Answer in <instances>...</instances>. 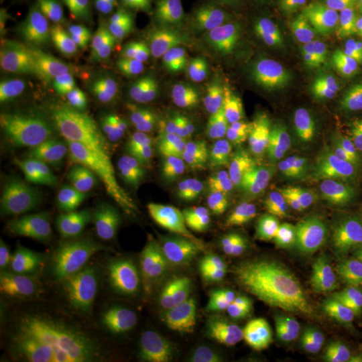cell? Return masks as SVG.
Instances as JSON below:
<instances>
[{
    "mask_svg": "<svg viewBox=\"0 0 362 362\" xmlns=\"http://www.w3.org/2000/svg\"><path fill=\"white\" fill-rule=\"evenodd\" d=\"M104 236L112 255L133 282L160 286L202 310L220 315L216 285L180 233L124 208L106 215Z\"/></svg>",
    "mask_w": 362,
    "mask_h": 362,
    "instance_id": "obj_1",
    "label": "cell"
},
{
    "mask_svg": "<svg viewBox=\"0 0 362 362\" xmlns=\"http://www.w3.org/2000/svg\"><path fill=\"white\" fill-rule=\"evenodd\" d=\"M0 247L18 282L37 294L66 296L106 272L101 250L79 233L4 227Z\"/></svg>",
    "mask_w": 362,
    "mask_h": 362,
    "instance_id": "obj_2",
    "label": "cell"
},
{
    "mask_svg": "<svg viewBox=\"0 0 362 362\" xmlns=\"http://www.w3.org/2000/svg\"><path fill=\"white\" fill-rule=\"evenodd\" d=\"M0 129L10 143L73 151V137L57 91L13 79L4 85Z\"/></svg>",
    "mask_w": 362,
    "mask_h": 362,
    "instance_id": "obj_3",
    "label": "cell"
},
{
    "mask_svg": "<svg viewBox=\"0 0 362 362\" xmlns=\"http://www.w3.org/2000/svg\"><path fill=\"white\" fill-rule=\"evenodd\" d=\"M133 286L144 324L180 337L203 362H235L220 315L202 310L160 286Z\"/></svg>",
    "mask_w": 362,
    "mask_h": 362,
    "instance_id": "obj_4",
    "label": "cell"
},
{
    "mask_svg": "<svg viewBox=\"0 0 362 362\" xmlns=\"http://www.w3.org/2000/svg\"><path fill=\"white\" fill-rule=\"evenodd\" d=\"M39 64L46 77L62 91L95 88L103 77L101 57L95 38L83 26L76 10L61 19L39 55Z\"/></svg>",
    "mask_w": 362,
    "mask_h": 362,
    "instance_id": "obj_5",
    "label": "cell"
},
{
    "mask_svg": "<svg viewBox=\"0 0 362 362\" xmlns=\"http://www.w3.org/2000/svg\"><path fill=\"white\" fill-rule=\"evenodd\" d=\"M73 137V152L91 164L117 151L140 145V134L116 117L86 104L70 91H57Z\"/></svg>",
    "mask_w": 362,
    "mask_h": 362,
    "instance_id": "obj_6",
    "label": "cell"
},
{
    "mask_svg": "<svg viewBox=\"0 0 362 362\" xmlns=\"http://www.w3.org/2000/svg\"><path fill=\"white\" fill-rule=\"evenodd\" d=\"M136 303V288L104 275L62 296L54 311L115 336L124 327Z\"/></svg>",
    "mask_w": 362,
    "mask_h": 362,
    "instance_id": "obj_7",
    "label": "cell"
},
{
    "mask_svg": "<svg viewBox=\"0 0 362 362\" xmlns=\"http://www.w3.org/2000/svg\"><path fill=\"white\" fill-rule=\"evenodd\" d=\"M298 95L309 116L325 115L339 98L362 89V67L341 55L322 54L298 67Z\"/></svg>",
    "mask_w": 362,
    "mask_h": 362,
    "instance_id": "obj_8",
    "label": "cell"
},
{
    "mask_svg": "<svg viewBox=\"0 0 362 362\" xmlns=\"http://www.w3.org/2000/svg\"><path fill=\"white\" fill-rule=\"evenodd\" d=\"M30 327L38 334L55 362H116L95 327L66 315L49 320L30 318Z\"/></svg>",
    "mask_w": 362,
    "mask_h": 362,
    "instance_id": "obj_9",
    "label": "cell"
},
{
    "mask_svg": "<svg viewBox=\"0 0 362 362\" xmlns=\"http://www.w3.org/2000/svg\"><path fill=\"white\" fill-rule=\"evenodd\" d=\"M311 38L326 54L362 50V0H314Z\"/></svg>",
    "mask_w": 362,
    "mask_h": 362,
    "instance_id": "obj_10",
    "label": "cell"
},
{
    "mask_svg": "<svg viewBox=\"0 0 362 362\" xmlns=\"http://www.w3.org/2000/svg\"><path fill=\"white\" fill-rule=\"evenodd\" d=\"M317 187V170L309 156L288 152L274 160L259 177V191L272 204L294 207L310 199Z\"/></svg>",
    "mask_w": 362,
    "mask_h": 362,
    "instance_id": "obj_11",
    "label": "cell"
},
{
    "mask_svg": "<svg viewBox=\"0 0 362 362\" xmlns=\"http://www.w3.org/2000/svg\"><path fill=\"white\" fill-rule=\"evenodd\" d=\"M181 180L200 204L215 207L233 194L236 169L227 156L207 151L188 160L181 172Z\"/></svg>",
    "mask_w": 362,
    "mask_h": 362,
    "instance_id": "obj_12",
    "label": "cell"
},
{
    "mask_svg": "<svg viewBox=\"0 0 362 362\" xmlns=\"http://www.w3.org/2000/svg\"><path fill=\"white\" fill-rule=\"evenodd\" d=\"M235 334L250 362H284L290 350L287 333L264 311L240 315Z\"/></svg>",
    "mask_w": 362,
    "mask_h": 362,
    "instance_id": "obj_13",
    "label": "cell"
},
{
    "mask_svg": "<svg viewBox=\"0 0 362 362\" xmlns=\"http://www.w3.org/2000/svg\"><path fill=\"white\" fill-rule=\"evenodd\" d=\"M101 73L112 95L127 110L143 113L155 105V91L149 86L139 66L117 47L101 57Z\"/></svg>",
    "mask_w": 362,
    "mask_h": 362,
    "instance_id": "obj_14",
    "label": "cell"
},
{
    "mask_svg": "<svg viewBox=\"0 0 362 362\" xmlns=\"http://www.w3.org/2000/svg\"><path fill=\"white\" fill-rule=\"evenodd\" d=\"M52 177V165L43 158H15L0 167V203L10 206L39 192Z\"/></svg>",
    "mask_w": 362,
    "mask_h": 362,
    "instance_id": "obj_15",
    "label": "cell"
},
{
    "mask_svg": "<svg viewBox=\"0 0 362 362\" xmlns=\"http://www.w3.org/2000/svg\"><path fill=\"white\" fill-rule=\"evenodd\" d=\"M76 13L94 38L112 47L128 43L127 19L115 0H76Z\"/></svg>",
    "mask_w": 362,
    "mask_h": 362,
    "instance_id": "obj_16",
    "label": "cell"
},
{
    "mask_svg": "<svg viewBox=\"0 0 362 362\" xmlns=\"http://www.w3.org/2000/svg\"><path fill=\"white\" fill-rule=\"evenodd\" d=\"M245 115L267 117L282 124L293 122L302 110L298 93L282 83H262L248 91Z\"/></svg>",
    "mask_w": 362,
    "mask_h": 362,
    "instance_id": "obj_17",
    "label": "cell"
},
{
    "mask_svg": "<svg viewBox=\"0 0 362 362\" xmlns=\"http://www.w3.org/2000/svg\"><path fill=\"white\" fill-rule=\"evenodd\" d=\"M151 38L179 42L182 34L179 0H125Z\"/></svg>",
    "mask_w": 362,
    "mask_h": 362,
    "instance_id": "obj_18",
    "label": "cell"
},
{
    "mask_svg": "<svg viewBox=\"0 0 362 362\" xmlns=\"http://www.w3.org/2000/svg\"><path fill=\"white\" fill-rule=\"evenodd\" d=\"M239 143L254 153H267L282 148L290 137L287 125L267 117L243 115L233 124Z\"/></svg>",
    "mask_w": 362,
    "mask_h": 362,
    "instance_id": "obj_19",
    "label": "cell"
},
{
    "mask_svg": "<svg viewBox=\"0 0 362 362\" xmlns=\"http://www.w3.org/2000/svg\"><path fill=\"white\" fill-rule=\"evenodd\" d=\"M330 315L325 329V351L334 361H348L362 350V315L353 313Z\"/></svg>",
    "mask_w": 362,
    "mask_h": 362,
    "instance_id": "obj_20",
    "label": "cell"
},
{
    "mask_svg": "<svg viewBox=\"0 0 362 362\" xmlns=\"http://www.w3.org/2000/svg\"><path fill=\"white\" fill-rule=\"evenodd\" d=\"M325 127L337 143L353 146L362 143V94L351 93L325 112Z\"/></svg>",
    "mask_w": 362,
    "mask_h": 362,
    "instance_id": "obj_21",
    "label": "cell"
},
{
    "mask_svg": "<svg viewBox=\"0 0 362 362\" xmlns=\"http://www.w3.org/2000/svg\"><path fill=\"white\" fill-rule=\"evenodd\" d=\"M134 357L137 362H194V350L180 337L155 326L139 339Z\"/></svg>",
    "mask_w": 362,
    "mask_h": 362,
    "instance_id": "obj_22",
    "label": "cell"
},
{
    "mask_svg": "<svg viewBox=\"0 0 362 362\" xmlns=\"http://www.w3.org/2000/svg\"><path fill=\"white\" fill-rule=\"evenodd\" d=\"M106 173L117 188L132 191L151 175L149 158L141 145L119 149L106 160Z\"/></svg>",
    "mask_w": 362,
    "mask_h": 362,
    "instance_id": "obj_23",
    "label": "cell"
},
{
    "mask_svg": "<svg viewBox=\"0 0 362 362\" xmlns=\"http://www.w3.org/2000/svg\"><path fill=\"white\" fill-rule=\"evenodd\" d=\"M226 70L220 65L216 52L208 47H202L197 52L188 74L182 83V112L188 110L192 105L218 81Z\"/></svg>",
    "mask_w": 362,
    "mask_h": 362,
    "instance_id": "obj_24",
    "label": "cell"
},
{
    "mask_svg": "<svg viewBox=\"0 0 362 362\" xmlns=\"http://www.w3.org/2000/svg\"><path fill=\"white\" fill-rule=\"evenodd\" d=\"M139 212L158 223H167L175 212V197L167 182L149 175L132 189Z\"/></svg>",
    "mask_w": 362,
    "mask_h": 362,
    "instance_id": "obj_25",
    "label": "cell"
},
{
    "mask_svg": "<svg viewBox=\"0 0 362 362\" xmlns=\"http://www.w3.org/2000/svg\"><path fill=\"white\" fill-rule=\"evenodd\" d=\"M215 52L227 74L235 81H243L264 61L267 39L233 46L218 45Z\"/></svg>",
    "mask_w": 362,
    "mask_h": 362,
    "instance_id": "obj_26",
    "label": "cell"
},
{
    "mask_svg": "<svg viewBox=\"0 0 362 362\" xmlns=\"http://www.w3.org/2000/svg\"><path fill=\"white\" fill-rule=\"evenodd\" d=\"M303 276L296 269L288 264L275 262L259 274L252 288V298L255 303L259 305L286 291L303 288Z\"/></svg>",
    "mask_w": 362,
    "mask_h": 362,
    "instance_id": "obj_27",
    "label": "cell"
},
{
    "mask_svg": "<svg viewBox=\"0 0 362 362\" xmlns=\"http://www.w3.org/2000/svg\"><path fill=\"white\" fill-rule=\"evenodd\" d=\"M257 218L260 221V239L269 252L285 246L310 230L306 223L297 218L279 216L266 209H257Z\"/></svg>",
    "mask_w": 362,
    "mask_h": 362,
    "instance_id": "obj_28",
    "label": "cell"
},
{
    "mask_svg": "<svg viewBox=\"0 0 362 362\" xmlns=\"http://www.w3.org/2000/svg\"><path fill=\"white\" fill-rule=\"evenodd\" d=\"M258 308L267 313L286 333L298 330L306 310L303 288L290 290L278 297L270 298L259 303Z\"/></svg>",
    "mask_w": 362,
    "mask_h": 362,
    "instance_id": "obj_29",
    "label": "cell"
},
{
    "mask_svg": "<svg viewBox=\"0 0 362 362\" xmlns=\"http://www.w3.org/2000/svg\"><path fill=\"white\" fill-rule=\"evenodd\" d=\"M360 284H362L361 272L351 267L321 264L314 285L317 302L321 306L326 300L337 297Z\"/></svg>",
    "mask_w": 362,
    "mask_h": 362,
    "instance_id": "obj_30",
    "label": "cell"
},
{
    "mask_svg": "<svg viewBox=\"0 0 362 362\" xmlns=\"http://www.w3.org/2000/svg\"><path fill=\"white\" fill-rule=\"evenodd\" d=\"M247 13L272 22L299 26L303 22V0H242Z\"/></svg>",
    "mask_w": 362,
    "mask_h": 362,
    "instance_id": "obj_31",
    "label": "cell"
},
{
    "mask_svg": "<svg viewBox=\"0 0 362 362\" xmlns=\"http://www.w3.org/2000/svg\"><path fill=\"white\" fill-rule=\"evenodd\" d=\"M202 254L208 267L223 284H233L239 275L233 270V260L226 245L221 230L208 233L202 240Z\"/></svg>",
    "mask_w": 362,
    "mask_h": 362,
    "instance_id": "obj_32",
    "label": "cell"
},
{
    "mask_svg": "<svg viewBox=\"0 0 362 362\" xmlns=\"http://www.w3.org/2000/svg\"><path fill=\"white\" fill-rule=\"evenodd\" d=\"M231 82L233 78L227 74V71H224L188 110L182 112L185 118L194 122H208L218 116L230 90Z\"/></svg>",
    "mask_w": 362,
    "mask_h": 362,
    "instance_id": "obj_33",
    "label": "cell"
},
{
    "mask_svg": "<svg viewBox=\"0 0 362 362\" xmlns=\"http://www.w3.org/2000/svg\"><path fill=\"white\" fill-rule=\"evenodd\" d=\"M221 233L226 240V245L228 247L233 269L240 278L246 274L251 262L255 258V250L245 236L233 230L221 228Z\"/></svg>",
    "mask_w": 362,
    "mask_h": 362,
    "instance_id": "obj_34",
    "label": "cell"
},
{
    "mask_svg": "<svg viewBox=\"0 0 362 362\" xmlns=\"http://www.w3.org/2000/svg\"><path fill=\"white\" fill-rule=\"evenodd\" d=\"M264 39L267 38L262 27L247 18H242L233 22L231 26L227 27L223 31L218 45L233 46V45H242V43H250V42L264 40Z\"/></svg>",
    "mask_w": 362,
    "mask_h": 362,
    "instance_id": "obj_35",
    "label": "cell"
},
{
    "mask_svg": "<svg viewBox=\"0 0 362 362\" xmlns=\"http://www.w3.org/2000/svg\"><path fill=\"white\" fill-rule=\"evenodd\" d=\"M313 242H314L313 231L309 230L308 233L299 235L285 246H282L278 250H274L272 252H270V255L278 263L296 266V264L302 263L309 255L311 247H313Z\"/></svg>",
    "mask_w": 362,
    "mask_h": 362,
    "instance_id": "obj_36",
    "label": "cell"
},
{
    "mask_svg": "<svg viewBox=\"0 0 362 362\" xmlns=\"http://www.w3.org/2000/svg\"><path fill=\"white\" fill-rule=\"evenodd\" d=\"M189 11L197 23L207 28L221 26L230 13L219 0H189Z\"/></svg>",
    "mask_w": 362,
    "mask_h": 362,
    "instance_id": "obj_37",
    "label": "cell"
},
{
    "mask_svg": "<svg viewBox=\"0 0 362 362\" xmlns=\"http://www.w3.org/2000/svg\"><path fill=\"white\" fill-rule=\"evenodd\" d=\"M137 66L144 70L181 76L180 61L168 52L141 50L137 54Z\"/></svg>",
    "mask_w": 362,
    "mask_h": 362,
    "instance_id": "obj_38",
    "label": "cell"
},
{
    "mask_svg": "<svg viewBox=\"0 0 362 362\" xmlns=\"http://www.w3.org/2000/svg\"><path fill=\"white\" fill-rule=\"evenodd\" d=\"M321 308L329 314L353 313L362 315V284L354 286L348 291L326 300Z\"/></svg>",
    "mask_w": 362,
    "mask_h": 362,
    "instance_id": "obj_39",
    "label": "cell"
},
{
    "mask_svg": "<svg viewBox=\"0 0 362 362\" xmlns=\"http://www.w3.org/2000/svg\"><path fill=\"white\" fill-rule=\"evenodd\" d=\"M344 197L351 211L362 216V167L350 168L344 177Z\"/></svg>",
    "mask_w": 362,
    "mask_h": 362,
    "instance_id": "obj_40",
    "label": "cell"
},
{
    "mask_svg": "<svg viewBox=\"0 0 362 362\" xmlns=\"http://www.w3.org/2000/svg\"><path fill=\"white\" fill-rule=\"evenodd\" d=\"M143 73L144 78L152 88L156 94L161 97H170L176 89L177 83L180 82V76L175 74H167V73H158L152 70H144L140 69Z\"/></svg>",
    "mask_w": 362,
    "mask_h": 362,
    "instance_id": "obj_41",
    "label": "cell"
},
{
    "mask_svg": "<svg viewBox=\"0 0 362 362\" xmlns=\"http://www.w3.org/2000/svg\"><path fill=\"white\" fill-rule=\"evenodd\" d=\"M15 362H47L45 361L43 358H40L38 356H33V354H28V356H25V357H22V358H19L18 361Z\"/></svg>",
    "mask_w": 362,
    "mask_h": 362,
    "instance_id": "obj_42",
    "label": "cell"
},
{
    "mask_svg": "<svg viewBox=\"0 0 362 362\" xmlns=\"http://www.w3.org/2000/svg\"><path fill=\"white\" fill-rule=\"evenodd\" d=\"M219 3L226 10H228V11L233 8V0H219Z\"/></svg>",
    "mask_w": 362,
    "mask_h": 362,
    "instance_id": "obj_43",
    "label": "cell"
}]
</instances>
